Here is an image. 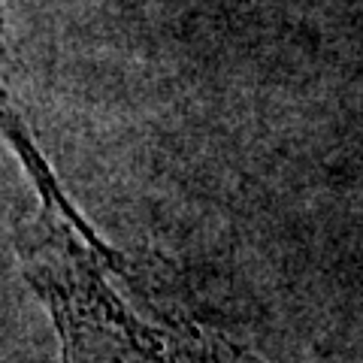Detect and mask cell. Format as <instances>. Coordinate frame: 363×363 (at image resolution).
<instances>
[{"label": "cell", "mask_w": 363, "mask_h": 363, "mask_svg": "<svg viewBox=\"0 0 363 363\" xmlns=\"http://www.w3.org/2000/svg\"><path fill=\"white\" fill-rule=\"evenodd\" d=\"M28 264L58 318L67 363H260L185 318L157 312L149 300L118 294L100 255L79 245L52 215Z\"/></svg>", "instance_id": "1"}]
</instances>
